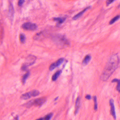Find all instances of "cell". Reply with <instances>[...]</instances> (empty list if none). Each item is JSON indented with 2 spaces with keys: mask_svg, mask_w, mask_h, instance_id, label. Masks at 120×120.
I'll return each mask as SVG.
<instances>
[{
  "mask_svg": "<svg viewBox=\"0 0 120 120\" xmlns=\"http://www.w3.org/2000/svg\"><path fill=\"white\" fill-rule=\"evenodd\" d=\"M119 56L118 54L111 56L102 73L100 79L103 81H106L115 70L118 68L119 64Z\"/></svg>",
  "mask_w": 120,
  "mask_h": 120,
  "instance_id": "obj_1",
  "label": "cell"
},
{
  "mask_svg": "<svg viewBox=\"0 0 120 120\" xmlns=\"http://www.w3.org/2000/svg\"><path fill=\"white\" fill-rule=\"evenodd\" d=\"M36 60V57L34 56H29L26 59V61L24 64H23L22 67V69L23 71H26L27 69V67L28 66H30L35 63Z\"/></svg>",
  "mask_w": 120,
  "mask_h": 120,
  "instance_id": "obj_2",
  "label": "cell"
},
{
  "mask_svg": "<svg viewBox=\"0 0 120 120\" xmlns=\"http://www.w3.org/2000/svg\"><path fill=\"white\" fill-rule=\"evenodd\" d=\"M55 42L62 46H66L69 45V42L64 36L62 35H58L54 39Z\"/></svg>",
  "mask_w": 120,
  "mask_h": 120,
  "instance_id": "obj_3",
  "label": "cell"
},
{
  "mask_svg": "<svg viewBox=\"0 0 120 120\" xmlns=\"http://www.w3.org/2000/svg\"><path fill=\"white\" fill-rule=\"evenodd\" d=\"M40 92L38 90H32L31 92L26 93L22 95L21 98L24 100L28 99L32 97H35L39 95Z\"/></svg>",
  "mask_w": 120,
  "mask_h": 120,
  "instance_id": "obj_4",
  "label": "cell"
},
{
  "mask_svg": "<svg viewBox=\"0 0 120 120\" xmlns=\"http://www.w3.org/2000/svg\"><path fill=\"white\" fill-rule=\"evenodd\" d=\"M47 101V99L45 98H38L36 99L33 101L29 102V104L34 105L36 106H41L42 105Z\"/></svg>",
  "mask_w": 120,
  "mask_h": 120,
  "instance_id": "obj_5",
  "label": "cell"
},
{
  "mask_svg": "<svg viewBox=\"0 0 120 120\" xmlns=\"http://www.w3.org/2000/svg\"><path fill=\"white\" fill-rule=\"evenodd\" d=\"M22 28L27 30L34 31L37 29L36 24L31 23H26L23 24Z\"/></svg>",
  "mask_w": 120,
  "mask_h": 120,
  "instance_id": "obj_6",
  "label": "cell"
},
{
  "mask_svg": "<svg viewBox=\"0 0 120 120\" xmlns=\"http://www.w3.org/2000/svg\"><path fill=\"white\" fill-rule=\"evenodd\" d=\"M64 58H61L59 59L58 60H57L56 62L52 63L50 66L49 68V69L50 71H53L55 68L59 66L64 62Z\"/></svg>",
  "mask_w": 120,
  "mask_h": 120,
  "instance_id": "obj_7",
  "label": "cell"
},
{
  "mask_svg": "<svg viewBox=\"0 0 120 120\" xmlns=\"http://www.w3.org/2000/svg\"><path fill=\"white\" fill-rule=\"evenodd\" d=\"M109 104L111 107V114L112 115L114 119L115 120L116 119V111H115V106H114V100L112 99H111L109 100Z\"/></svg>",
  "mask_w": 120,
  "mask_h": 120,
  "instance_id": "obj_8",
  "label": "cell"
},
{
  "mask_svg": "<svg viewBox=\"0 0 120 120\" xmlns=\"http://www.w3.org/2000/svg\"><path fill=\"white\" fill-rule=\"evenodd\" d=\"M90 8H91L90 7H87V8H85V9L79 12L78 14H77L75 16H74L73 17V20H76L79 19V18H80V17L83 14H84L87 10L90 9Z\"/></svg>",
  "mask_w": 120,
  "mask_h": 120,
  "instance_id": "obj_9",
  "label": "cell"
},
{
  "mask_svg": "<svg viewBox=\"0 0 120 120\" xmlns=\"http://www.w3.org/2000/svg\"><path fill=\"white\" fill-rule=\"evenodd\" d=\"M80 101L79 97H78L76 101L75 106V115H76L78 112L79 110L80 107Z\"/></svg>",
  "mask_w": 120,
  "mask_h": 120,
  "instance_id": "obj_10",
  "label": "cell"
},
{
  "mask_svg": "<svg viewBox=\"0 0 120 120\" xmlns=\"http://www.w3.org/2000/svg\"><path fill=\"white\" fill-rule=\"evenodd\" d=\"M92 57L90 55H88L85 57L83 60L82 64L84 66H86L88 64L90 61L91 60Z\"/></svg>",
  "mask_w": 120,
  "mask_h": 120,
  "instance_id": "obj_11",
  "label": "cell"
},
{
  "mask_svg": "<svg viewBox=\"0 0 120 120\" xmlns=\"http://www.w3.org/2000/svg\"><path fill=\"white\" fill-rule=\"evenodd\" d=\"M62 72V70L57 71L52 77V81H55L57 79L58 77L60 76V74H61Z\"/></svg>",
  "mask_w": 120,
  "mask_h": 120,
  "instance_id": "obj_12",
  "label": "cell"
},
{
  "mask_svg": "<svg viewBox=\"0 0 120 120\" xmlns=\"http://www.w3.org/2000/svg\"><path fill=\"white\" fill-rule=\"evenodd\" d=\"M116 82L117 83V86H116V89L119 92H120V81L119 79H114L113 80H112V82Z\"/></svg>",
  "mask_w": 120,
  "mask_h": 120,
  "instance_id": "obj_13",
  "label": "cell"
},
{
  "mask_svg": "<svg viewBox=\"0 0 120 120\" xmlns=\"http://www.w3.org/2000/svg\"><path fill=\"white\" fill-rule=\"evenodd\" d=\"M66 19V18H60V17H56V18H54V20L60 24H61L64 22Z\"/></svg>",
  "mask_w": 120,
  "mask_h": 120,
  "instance_id": "obj_14",
  "label": "cell"
},
{
  "mask_svg": "<svg viewBox=\"0 0 120 120\" xmlns=\"http://www.w3.org/2000/svg\"><path fill=\"white\" fill-rule=\"evenodd\" d=\"M30 75V72H29V71H28L24 75L22 79V82L24 84V83H26V80H27L28 78L29 77Z\"/></svg>",
  "mask_w": 120,
  "mask_h": 120,
  "instance_id": "obj_15",
  "label": "cell"
},
{
  "mask_svg": "<svg viewBox=\"0 0 120 120\" xmlns=\"http://www.w3.org/2000/svg\"><path fill=\"white\" fill-rule=\"evenodd\" d=\"M120 18V16L119 15H118V16H116L114 17V18H113L109 22V24L110 25H111V24H113L115 22L118 21Z\"/></svg>",
  "mask_w": 120,
  "mask_h": 120,
  "instance_id": "obj_16",
  "label": "cell"
},
{
  "mask_svg": "<svg viewBox=\"0 0 120 120\" xmlns=\"http://www.w3.org/2000/svg\"><path fill=\"white\" fill-rule=\"evenodd\" d=\"M52 116H53V113H50L49 114L47 115V116H45L44 118L40 119L46 120H50V119H51Z\"/></svg>",
  "mask_w": 120,
  "mask_h": 120,
  "instance_id": "obj_17",
  "label": "cell"
},
{
  "mask_svg": "<svg viewBox=\"0 0 120 120\" xmlns=\"http://www.w3.org/2000/svg\"><path fill=\"white\" fill-rule=\"evenodd\" d=\"M26 37L25 35L23 34H21L20 35V40L21 42L22 43H25L26 41Z\"/></svg>",
  "mask_w": 120,
  "mask_h": 120,
  "instance_id": "obj_18",
  "label": "cell"
},
{
  "mask_svg": "<svg viewBox=\"0 0 120 120\" xmlns=\"http://www.w3.org/2000/svg\"><path fill=\"white\" fill-rule=\"evenodd\" d=\"M93 100L94 101V109L95 111H97L98 109L97 101V98L96 96L93 97Z\"/></svg>",
  "mask_w": 120,
  "mask_h": 120,
  "instance_id": "obj_19",
  "label": "cell"
},
{
  "mask_svg": "<svg viewBox=\"0 0 120 120\" xmlns=\"http://www.w3.org/2000/svg\"><path fill=\"white\" fill-rule=\"evenodd\" d=\"M115 0H107L106 2V4L107 6L109 5L110 4L113 2Z\"/></svg>",
  "mask_w": 120,
  "mask_h": 120,
  "instance_id": "obj_20",
  "label": "cell"
},
{
  "mask_svg": "<svg viewBox=\"0 0 120 120\" xmlns=\"http://www.w3.org/2000/svg\"><path fill=\"white\" fill-rule=\"evenodd\" d=\"M24 2V0H19L18 5L19 6H21L23 4Z\"/></svg>",
  "mask_w": 120,
  "mask_h": 120,
  "instance_id": "obj_21",
  "label": "cell"
},
{
  "mask_svg": "<svg viewBox=\"0 0 120 120\" xmlns=\"http://www.w3.org/2000/svg\"><path fill=\"white\" fill-rule=\"evenodd\" d=\"M86 99H87L88 100H90L91 99V95H86L85 97Z\"/></svg>",
  "mask_w": 120,
  "mask_h": 120,
  "instance_id": "obj_22",
  "label": "cell"
},
{
  "mask_svg": "<svg viewBox=\"0 0 120 120\" xmlns=\"http://www.w3.org/2000/svg\"><path fill=\"white\" fill-rule=\"evenodd\" d=\"M58 98H59V97H57L55 99L54 101H56V100H57L58 99Z\"/></svg>",
  "mask_w": 120,
  "mask_h": 120,
  "instance_id": "obj_23",
  "label": "cell"
}]
</instances>
